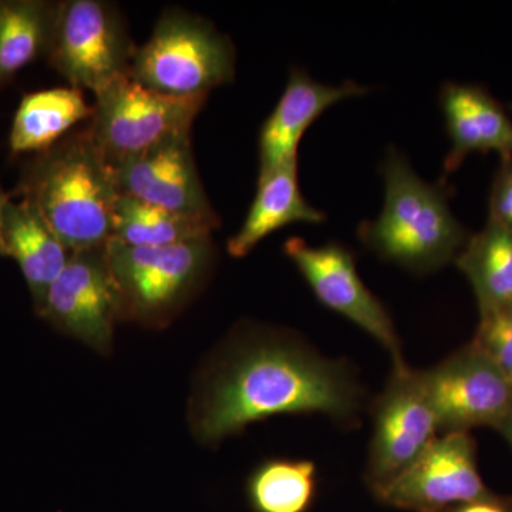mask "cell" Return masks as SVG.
<instances>
[{
  "mask_svg": "<svg viewBox=\"0 0 512 512\" xmlns=\"http://www.w3.org/2000/svg\"><path fill=\"white\" fill-rule=\"evenodd\" d=\"M366 392L349 363L329 359L295 333L238 330L202 376L191 402L195 439L217 446L282 414H322L353 426Z\"/></svg>",
  "mask_w": 512,
  "mask_h": 512,
  "instance_id": "1",
  "label": "cell"
},
{
  "mask_svg": "<svg viewBox=\"0 0 512 512\" xmlns=\"http://www.w3.org/2000/svg\"><path fill=\"white\" fill-rule=\"evenodd\" d=\"M488 215L512 232V157L501 160L494 175Z\"/></svg>",
  "mask_w": 512,
  "mask_h": 512,
  "instance_id": "24",
  "label": "cell"
},
{
  "mask_svg": "<svg viewBox=\"0 0 512 512\" xmlns=\"http://www.w3.org/2000/svg\"><path fill=\"white\" fill-rule=\"evenodd\" d=\"M454 264L466 275L480 312H512V232L488 215Z\"/></svg>",
  "mask_w": 512,
  "mask_h": 512,
  "instance_id": "19",
  "label": "cell"
},
{
  "mask_svg": "<svg viewBox=\"0 0 512 512\" xmlns=\"http://www.w3.org/2000/svg\"><path fill=\"white\" fill-rule=\"evenodd\" d=\"M9 192L3 190L2 185H0V218H2V210L5 202L8 201ZM0 256H2V245H0Z\"/></svg>",
  "mask_w": 512,
  "mask_h": 512,
  "instance_id": "27",
  "label": "cell"
},
{
  "mask_svg": "<svg viewBox=\"0 0 512 512\" xmlns=\"http://www.w3.org/2000/svg\"><path fill=\"white\" fill-rule=\"evenodd\" d=\"M94 96L89 130L111 167L191 134L208 97L158 93L130 76L114 80Z\"/></svg>",
  "mask_w": 512,
  "mask_h": 512,
  "instance_id": "6",
  "label": "cell"
},
{
  "mask_svg": "<svg viewBox=\"0 0 512 512\" xmlns=\"http://www.w3.org/2000/svg\"><path fill=\"white\" fill-rule=\"evenodd\" d=\"M510 110H511V113H512V104H511V106H510Z\"/></svg>",
  "mask_w": 512,
  "mask_h": 512,
  "instance_id": "28",
  "label": "cell"
},
{
  "mask_svg": "<svg viewBox=\"0 0 512 512\" xmlns=\"http://www.w3.org/2000/svg\"><path fill=\"white\" fill-rule=\"evenodd\" d=\"M446 512H450V510L446 511Z\"/></svg>",
  "mask_w": 512,
  "mask_h": 512,
  "instance_id": "29",
  "label": "cell"
},
{
  "mask_svg": "<svg viewBox=\"0 0 512 512\" xmlns=\"http://www.w3.org/2000/svg\"><path fill=\"white\" fill-rule=\"evenodd\" d=\"M450 151L444 160L446 177L473 153H495L500 160L512 157V119L487 89L478 84L447 82L440 90Z\"/></svg>",
  "mask_w": 512,
  "mask_h": 512,
  "instance_id": "15",
  "label": "cell"
},
{
  "mask_svg": "<svg viewBox=\"0 0 512 512\" xmlns=\"http://www.w3.org/2000/svg\"><path fill=\"white\" fill-rule=\"evenodd\" d=\"M495 430L500 431L501 436H503L504 439L508 441V444H510L512 448V406Z\"/></svg>",
  "mask_w": 512,
  "mask_h": 512,
  "instance_id": "26",
  "label": "cell"
},
{
  "mask_svg": "<svg viewBox=\"0 0 512 512\" xmlns=\"http://www.w3.org/2000/svg\"><path fill=\"white\" fill-rule=\"evenodd\" d=\"M107 261L120 302V319L148 328L167 326L191 301L214 265L212 238L160 248L128 247L110 239Z\"/></svg>",
  "mask_w": 512,
  "mask_h": 512,
  "instance_id": "4",
  "label": "cell"
},
{
  "mask_svg": "<svg viewBox=\"0 0 512 512\" xmlns=\"http://www.w3.org/2000/svg\"><path fill=\"white\" fill-rule=\"evenodd\" d=\"M130 77L170 96H208L234 80V45L207 19L168 9L150 39L137 47Z\"/></svg>",
  "mask_w": 512,
  "mask_h": 512,
  "instance_id": "5",
  "label": "cell"
},
{
  "mask_svg": "<svg viewBox=\"0 0 512 512\" xmlns=\"http://www.w3.org/2000/svg\"><path fill=\"white\" fill-rule=\"evenodd\" d=\"M325 220V212L312 207L303 197L298 160L262 171L247 218L237 234L229 238V255L244 258L262 239L296 222L320 224Z\"/></svg>",
  "mask_w": 512,
  "mask_h": 512,
  "instance_id": "17",
  "label": "cell"
},
{
  "mask_svg": "<svg viewBox=\"0 0 512 512\" xmlns=\"http://www.w3.org/2000/svg\"><path fill=\"white\" fill-rule=\"evenodd\" d=\"M2 256L15 259L32 295L36 313L72 252L57 238L39 210L26 198L12 197L0 218Z\"/></svg>",
  "mask_w": 512,
  "mask_h": 512,
  "instance_id": "16",
  "label": "cell"
},
{
  "mask_svg": "<svg viewBox=\"0 0 512 512\" xmlns=\"http://www.w3.org/2000/svg\"><path fill=\"white\" fill-rule=\"evenodd\" d=\"M382 170V212L360 224V241L384 261L416 274H430L456 261L471 234L451 211L446 181L433 185L421 180L394 146L387 150Z\"/></svg>",
  "mask_w": 512,
  "mask_h": 512,
  "instance_id": "3",
  "label": "cell"
},
{
  "mask_svg": "<svg viewBox=\"0 0 512 512\" xmlns=\"http://www.w3.org/2000/svg\"><path fill=\"white\" fill-rule=\"evenodd\" d=\"M117 190L164 210L221 224L201 183L191 134L171 138L140 156L114 165Z\"/></svg>",
  "mask_w": 512,
  "mask_h": 512,
  "instance_id": "13",
  "label": "cell"
},
{
  "mask_svg": "<svg viewBox=\"0 0 512 512\" xmlns=\"http://www.w3.org/2000/svg\"><path fill=\"white\" fill-rule=\"evenodd\" d=\"M450 512H512V500L491 494L473 503L453 508Z\"/></svg>",
  "mask_w": 512,
  "mask_h": 512,
  "instance_id": "25",
  "label": "cell"
},
{
  "mask_svg": "<svg viewBox=\"0 0 512 512\" xmlns=\"http://www.w3.org/2000/svg\"><path fill=\"white\" fill-rule=\"evenodd\" d=\"M59 2L0 0V87L49 55Z\"/></svg>",
  "mask_w": 512,
  "mask_h": 512,
  "instance_id": "20",
  "label": "cell"
},
{
  "mask_svg": "<svg viewBox=\"0 0 512 512\" xmlns=\"http://www.w3.org/2000/svg\"><path fill=\"white\" fill-rule=\"evenodd\" d=\"M419 373L440 434L497 429L512 406V383L471 343Z\"/></svg>",
  "mask_w": 512,
  "mask_h": 512,
  "instance_id": "9",
  "label": "cell"
},
{
  "mask_svg": "<svg viewBox=\"0 0 512 512\" xmlns=\"http://www.w3.org/2000/svg\"><path fill=\"white\" fill-rule=\"evenodd\" d=\"M106 245L72 252L37 312L53 328L99 355L113 349L114 326L121 320Z\"/></svg>",
  "mask_w": 512,
  "mask_h": 512,
  "instance_id": "10",
  "label": "cell"
},
{
  "mask_svg": "<svg viewBox=\"0 0 512 512\" xmlns=\"http://www.w3.org/2000/svg\"><path fill=\"white\" fill-rule=\"evenodd\" d=\"M477 464L470 433L440 434L416 461L376 497L412 512H446L491 495Z\"/></svg>",
  "mask_w": 512,
  "mask_h": 512,
  "instance_id": "12",
  "label": "cell"
},
{
  "mask_svg": "<svg viewBox=\"0 0 512 512\" xmlns=\"http://www.w3.org/2000/svg\"><path fill=\"white\" fill-rule=\"evenodd\" d=\"M470 343L512 383V312H480L476 336Z\"/></svg>",
  "mask_w": 512,
  "mask_h": 512,
  "instance_id": "23",
  "label": "cell"
},
{
  "mask_svg": "<svg viewBox=\"0 0 512 512\" xmlns=\"http://www.w3.org/2000/svg\"><path fill=\"white\" fill-rule=\"evenodd\" d=\"M369 92V87L352 80L339 86L320 83L305 70L293 67L284 94L259 133V173L298 160L303 134L323 111L340 100Z\"/></svg>",
  "mask_w": 512,
  "mask_h": 512,
  "instance_id": "14",
  "label": "cell"
},
{
  "mask_svg": "<svg viewBox=\"0 0 512 512\" xmlns=\"http://www.w3.org/2000/svg\"><path fill=\"white\" fill-rule=\"evenodd\" d=\"M136 52L116 6L101 0L59 2L47 59L70 87L100 92L130 76Z\"/></svg>",
  "mask_w": 512,
  "mask_h": 512,
  "instance_id": "7",
  "label": "cell"
},
{
  "mask_svg": "<svg viewBox=\"0 0 512 512\" xmlns=\"http://www.w3.org/2000/svg\"><path fill=\"white\" fill-rule=\"evenodd\" d=\"M93 106L74 87L26 94L20 101L9 134L13 156L43 153L63 140L77 123L92 120Z\"/></svg>",
  "mask_w": 512,
  "mask_h": 512,
  "instance_id": "18",
  "label": "cell"
},
{
  "mask_svg": "<svg viewBox=\"0 0 512 512\" xmlns=\"http://www.w3.org/2000/svg\"><path fill=\"white\" fill-rule=\"evenodd\" d=\"M373 420L365 477L377 495L440 436L419 372L407 365L393 366L389 382L377 397Z\"/></svg>",
  "mask_w": 512,
  "mask_h": 512,
  "instance_id": "8",
  "label": "cell"
},
{
  "mask_svg": "<svg viewBox=\"0 0 512 512\" xmlns=\"http://www.w3.org/2000/svg\"><path fill=\"white\" fill-rule=\"evenodd\" d=\"M316 491L318 467L299 458H269L247 480V497L255 512H308Z\"/></svg>",
  "mask_w": 512,
  "mask_h": 512,
  "instance_id": "22",
  "label": "cell"
},
{
  "mask_svg": "<svg viewBox=\"0 0 512 512\" xmlns=\"http://www.w3.org/2000/svg\"><path fill=\"white\" fill-rule=\"evenodd\" d=\"M10 195L32 202L70 252L110 241L119 190L89 127L36 154Z\"/></svg>",
  "mask_w": 512,
  "mask_h": 512,
  "instance_id": "2",
  "label": "cell"
},
{
  "mask_svg": "<svg viewBox=\"0 0 512 512\" xmlns=\"http://www.w3.org/2000/svg\"><path fill=\"white\" fill-rule=\"evenodd\" d=\"M284 252L323 306L369 333L390 353L393 366L406 365L393 320L360 278L349 248L336 242L312 247L302 238L293 237L285 242Z\"/></svg>",
  "mask_w": 512,
  "mask_h": 512,
  "instance_id": "11",
  "label": "cell"
},
{
  "mask_svg": "<svg viewBox=\"0 0 512 512\" xmlns=\"http://www.w3.org/2000/svg\"><path fill=\"white\" fill-rule=\"evenodd\" d=\"M221 224L164 210L120 194L114 204L111 238L128 247L160 248L211 237Z\"/></svg>",
  "mask_w": 512,
  "mask_h": 512,
  "instance_id": "21",
  "label": "cell"
}]
</instances>
